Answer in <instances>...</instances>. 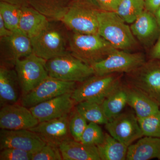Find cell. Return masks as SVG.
I'll return each mask as SVG.
<instances>
[{"label": "cell", "instance_id": "obj_1", "mask_svg": "<svg viewBox=\"0 0 160 160\" xmlns=\"http://www.w3.org/2000/svg\"><path fill=\"white\" fill-rule=\"evenodd\" d=\"M69 33L62 21H49L42 31L31 39L33 53L46 61L70 53Z\"/></svg>", "mask_w": 160, "mask_h": 160}, {"label": "cell", "instance_id": "obj_2", "mask_svg": "<svg viewBox=\"0 0 160 160\" xmlns=\"http://www.w3.org/2000/svg\"><path fill=\"white\" fill-rule=\"evenodd\" d=\"M116 49L98 34H87L70 31V54L92 66L104 60Z\"/></svg>", "mask_w": 160, "mask_h": 160}, {"label": "cell", "instance_id": "obj_3", "mask_svg": "<svg viewBox=\"0 0 160 160\" xmlns=\"http://www.w3.org/2000/svg\"><path fill=\"white\" fill-rule=\"evenodd\" d=\"M98 20V33L114 48L128 51L136 48L138 42L130 26L115 12L100 10Z\"/></svg>", "mask_w": 160, "mask_h": 160}, {"label": "cell", "instance_id": "obj_4", "mask_svg": "<svg viewBox=\"0 0 160 160\" xmlns=\"http://www.w3.org/2000/svg\"><path fill=\"white\" fill-rule=\"evenodd\" d=\"M99 11L89 0H73L61 21L73 32L98 34V14Z\"/></svg>", "mask_w": 160, "mask_h": 160}, {"label": "cell", "instance_id": "obj_5", "mask_svg": "<svg viewBox=\"0 0 160 160\" xmlns=\"http://www.w3.org/2000/svg\"><path fill=\"white\" fill-rule=\"evenodd\" d=\"M122 83L120 73L94 74L77 86L72 94V98L76 104L85 101L102 103Z\"/></svg>", "mask_w": 160, "mask_h": 160}, {"label": "cell", "instance_id": "obj_6", "mask_svg": "<svg viewBox=\"0 0 160 160\" xmlns=\"http://www.w3.org/2000/svg\"><path fill=\"white\" fill-rule=\"evenodd\" d=\"M46 66L49 76L67 82L82 83L94 75L91 66L70 53L47 60Z\"/></svg>", "mask_w": 160, "mask_h": 160}, {"label": "cell", "instance_id": "obj_7", "mask_svg": "<svg viewBox=\"0 0 160 160\" xmlns=\"http://www.w3.org/2000/svg\"><path fill=\"white\" fill-rule=\"evenodd\" d=\"M126 83L142 91L160 108V60L150 59L126 73Z\"/></svg>", "mask_w": 160, "mask_h": 160}, {"label": "cell", "instance_id": "obj_8", "mask_svg": "<svg viewBox=\"0 0 160 160\" xmlns=\"http://www.w3.org/2000/svg\"><path fill=\"white\" fill-rule=\"evenodd\" d=\"M46 60L32 53L18 60L14 69L17 73L22 97L32 91L49 76Z\"/></svg>", "mask_w": 160, "mask_h": 160}, {"label": "cell", "instance_id": "obj_9", "mask_svg": "<svg viewBox=\"0 0 160 160\" xmlns=\"http://www.w3.org/2000/svg\"><path fill=\"white\" fill-rule=\"evenodd\" d=\"M146 62L145 55L141 52L132 53L116 49L106 58L91 67L97 75L127 73L137 69Z\"/></svg>", "mask_w": 160, "mask_h": 160}, {"label": "cell", "instance_id": "obj_10", "mask_svg": "<svg viewBox=\"0 0 160 160\" xmlns=\"http://www.w3.org/2000/svg\"><path fill=\"white\" fill-rule=\"evenodd\" d=\"M77 86L75 82H67L48 76L34 89L21 98V104L29 108L66 93H72Z\"/></svg>", "mask_w": 160, "mask_h": 160}, {"label": "cell", "instance_id": "obj_11", "mask_svg": "<svg viewBox=\"0 0 160 160\" xmlns=\"http://www.w3.org/2000/svg\"><path fill=\"white\" fill-rule=\"evenodd\" d=\"M33 53L31 39L21 30L0 38L1 65L14 68L18 60Z\"/></svg>", "mask_w": 160, "mask_h": 160}, {"label": "cell", "instance_id": "obj_12", "mask_svg": "<svg viewBox=\"0 0 160 160\" xmlns=\"http://www.w3.org/2000/svg\"><path fill=\"white\" fill-rule=\"evenodd\" d=\"M109 134L128 147L144 136L136 116L130 112H122L105 124Z\"/></svg>", "mask_w": 160, "mask_h": 160}, {"label": "cell", "instance_id": "obj_13", "mask_svg": "<svg viewBox=\"0 0 160 160\" xmlns=\"http://www.w3.org/2000/svg\"><path fill=\"white\" fill-rule=\"evenodd\" d=\"M46 143L29 129L0 130V149L16 148L34 154Z\"/></svg>", "mask_w": 160, "mask_h": 160}, {"label": "cell", "instance_id": "obj_14", "mask_svg": "<svg viewBox=\"0 0 160 160\" xmlns=\"http://www.w3.org/2000/svg\"><path fill=\"white\" fill-rule=\"evenodd\" d=\"M39 123L29 108L18 104L6 105L0 110V128L7 130L29 129Z\"/></svg>", "mask_w": 160, "mask_h": 160}, {"label": "cell", "instance_id": "obj_15", "mask_svg": "<svg viewBox=\"0 0 160 160\" xmlns=\"http://www.w3.org/2000/svg\"><path fill=\"white\" fill-rule=\"evenodd\" d=\"M72 93H66L29 108L39 122L50 121L69 114L76 105Z\"/></svg>", "mask_w": 160, "mask_h": 160}, {"label": "cell", "instance_id": "obj_16", "mask_svg": "<svg viewBox=\"0 0 160 160\" xmlns=\"http://www.w3.org/2000/svg\"><path fill=\"white\" fill-rule=\"evenodd\" d=\"M69 116L39 122L29 130L37 133L46 144L59 147L63 141L72 138L69 128Z\"/></svg>", "mask_w": 160, "mask_h": 160}, {"label": "cell", "instance_id": "obj_17", "mask_svg": "<svg viewBox=\"0 0 160 160\" xmlns=\"http://www.w3.org/2000/svg\"><path fill=\"white\" fill-rule=\"evenodd\" d=\"M132 34L144 47H150L157 40L160 28L154 14L145 9L130 26Z\"/></svg>", "mask_w": 160, "mask_h": 160}, {"label": "cell", "instance_id": "obj_18", "mask_svg": "<svg viewBox=\"0 0 160 160\" xmlns=\"http://www.w3.org/2000/svg\"><path fill=\"white\" fill-rule=\"evenodd\" d=\"M21 93L14 68L0 66V106L18 103Z\"/></svg>", "mask_w": 160, "mask_h": 160}, {"label": "cell", "instance_id": "obj_19", "mask_svg": "<svg viewBox=\"0 0 160 160\" xmlns=\"http://www.w3.org/2000/svg\"><path fill=\"white\" fill-rule=\"evenodd\" d=\"M63 160H101L97 146L69 138L59 146Z\"/></svg>", "mask_w": 160, "mask_h": 160}, {"label": "cell", "instance_id": "obj_20", "mask_svg": "<svg viewBox=\"0 0 160 160\" xmlns=\"http://www.w3.org/2000/svg\"><path fill=\"white\" fill-rule=\"evenodd\" d=\"M49 22L45 16L30 6L21 8L19 29L29 38L39 34L48 26Z\"/></svg>", "mask_w": 160, "mask_h": 160}, {"label": "cell", "instance_id": "obj_21", "mask_svg": "<svg viewBox=\"0 0 160 160\" xmlns=\"http://www.w3.org/2000/svg\"><path fill=\"white\" fill-rule=\"evenodd\" d=\"M127 104L134 109L138 119L154 114L160 109L157 104L142 91L126 83Z\"/></svg>", "mask_w": 160, "mask_h": 160}, {"label": "cell", "instance_id": "obj_22", "mask_svg": "<svg viewBox=\"0 0 160 160\" xmlns=\"http://www.w3.org/2000/svg\"><path fill=\"white\" fill-rule=\"evenodd\" d=\"M160 160V138L145 136L128 147L127 160Z\"/></svg>", "mask_w": 160, "mask_h": 160}, {"label": "cell", "instance_id": "obj_23", "mask_svg": "<svg viewBox=\"0 0 160 160\" xmlns=\"http://www.w3.org/2000/svg\"><path fill=\"white\" fill-rule=\"evenodd\" d=\"M73 0H28L29 6L49 21H61Z\"/></svg>", "mask_w": 160, "mask_h": 160}, {"label": "cell", "instance_id": "obj_24", "mask_svg": "<svg viewBox=\"0 0 160 160\" xmlns=\"http://www.w3.org/2000/svg\"><path fill=\"white\" fill-rule=\"evenodd\" d=\"M127 104V96L125 84L122 83L102 103L104 113L108 121L122 113Z\"/></svg>", "mask_w": 160, "mask_h": 160}, {"label": "cell", "instance_id": "obj_25", "mask_svg": "<svg viewBox=\"0 0 160 160\" xmlns=\"http://www.w3.org/2000/svg\"><path fill=\"white\" fill-rule=\"evenodd\" d=\"M97 146L101 160H126L128 146L108 133H105L104 141Z\"/></svg>", "mask_w": 160, "mask_h": 160}, {"label": "cell", "instance_id": "obj_26", "mask_svg": "<svg viewBox=\"0 0 160 160\" xmlns=\"http://www.w3.org/2000/svg\"><path fill=\"white\" fill-rule=\"evenodd\" d=\"M80 114L89 122L105 125L108 120L103 110L102 103L92 101H85L77 103L75 106Z\"/></svg>", "mask_w": 160, "mask_h": 160}, {"label": "cell", "instance_id": "obj_27", "mask_svg": "<svg viewBox=\"0 0 160 160\" xmlns=\"http://www.w3.org/2000/svg\"><path fill=\"white\" fill-rule=\"evenodd\" d=\"M145 9V0H121L115 12L126 23L132 24Z\"/></svg>", "mask_w": 160, "mask_h": 160}, {"label": "cell", "instance_id": "obj_28", "mask_svg": "<svg viewBox=\"0 0 160 160\" xmlns=\"http://www.w3.org/2000/svg\"><path fill=\"white\" fill-rule=\"evenodd\" d=\"M21 8L5 2H0V16L7 28L14 32L19 31Z\"/></svg>", "mask_w": 160, "mask_h": 160}, {"label": "cell", "instance_id": "obj_29", "mask_svg": "<svg viewBox=\"0 0 160 160\" xmlns=\"http://www.w3.org/2000/svg\"><path fill=\"white\" fill-rule=\"evenodd\" d=\"M87 122L75 106L69 113V132L73 139L78 142L81 141L83 133L88 125Z\"/></svg>", "mask_w": 160, "mask_h": 160}, {"label": "cell", "instance_id": "obj_30", "mask_svg": "<svg viewBox=\"0 0 160 160\" xmlns=\"http://www.w3.org/2000/svg\"><path fill=\"white\" fill-rule=\"evenodd\" d=\"M138 121L144 136L160 138V109L154 114Z\"/></svg>", "mask_w": 160, "mask_h": 160}, {"label": "cell", "instance_id": "obj_31", "mask_svg": "<svg viewBox=\"0 0 160 160\" xmlns=\"http://www.w3.org/2000/svg\"><path fill=\"white\" fill-rule=\"evenodd\" d=\"M105 133L99 124L89 122L83 133L80 142L86 145L97 146L104 140Z\"/></svg>", "mask_w": 160, "mask_h": 160}, {"label": "cell", "instance_id": "obj_32", "mask_svg": "<svg viewBox=\"0 0 160 160\" xmlns=\"http://www.w3.org/2000/svg\"><path fill=\"white\" fill-rule=\"evenodd\" d=\"M62 160L63 158L59 147L48 144L32 155V160Z\"/></svg>", "mask_w": 160, "mask_h": 160}, {"label": "cell", "instance_id": "obj_33", "mask_svg": "<svg viewBox=\"0 0 160 160\" xmlns=\"http://www.w3.org/2000/svg\"><path fill=\"white\" fill-rule=\"evenodd\" d=\"M32 153L16 148H6L1 150V160H32Z\"/></svg>", "mask_w": 160, "mask_h": 160}, {"label": "cell", "instance_id": "obj_34", "mask_svg": "<svg viewBox=\"0 0 160 160\" xmlns=\"http://www.w3.org/2000/svg\"><path fill=\"white\" fill-rule=\"evenodd\" d=\"M101 11H116L121 0H89Z\"/></svg>", "mask_w": 160, "mask_h": 160}, {"label": "cell", "instance_id": "obj_35", "mask_svg": "<svg viewBox=\"0 0 160 160\" xmlns=\"http://www.w3.org/2000/svg\"><path fill=\"white\" fill-rule=\"evenodd\" d=\"M145 9L154 14L160 8V0H145Z\"/></svg>", "mask_w": 160, "mask_h": 160}, {"label": "cell", "instance_id": "obj_36", "mask_svg": "<svg viewBox=\"0 0 160 160\" xmlns=\"http://www.w3.org/2000/svg\"><path fill=\"white\" fill-rule=\"evenodd\" d=\"M150 56L151 59L160 60V33L156 44L152 49Z\"/></svg>", "mask_w": 160, "mask_h": 160}, {"label": "cell", "instance_id": "obj_37", "mask_svg": "<svg viewBox=\"0 0 160 160\" xmlns=\"http://www.w3.org/2000/svg\"><path fill=\"white\" fill-rule=\"evenodd\" d=\"M13 32L9 30L6 26L2 18L0 16V38L6 37L11 35Z\"/></svg>", "mask_w": 160, "mask_h": 160}, {"label": "cell", "instance_id": "obj_38", "mask_svg": "<svg viewBox=\"0 0 160 160\" xmlns=\"http://www.w3.org/2000/svg\"><path fill=\"white\" fill-rule=\"evenodd\" d=\"M0 1L1 2H5L12 5L18 6L20 8L29 6L28 0H0Z\"/></svg>", "mask_w": 160, "mask_h": 160}, {"label": "cell", "instance_id": "obj_39", "mask_svg": "<svg viewBox=\"0 0 160 160\" xmlns=\"http://www.w3.org/2000/svg\"><path fill=\"white\" fill-rule=\"evenodd\" d=\"M153 14L160 28V8Z\"/></svg>", "mask_w": 160, "mask_h": 160}]
</instances>
